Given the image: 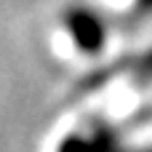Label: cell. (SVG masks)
I'll use <instances>...</instances> for the list:
<instances>
[{
	"label": "cell",
	"instance_id": "cell-1",
	"mask_svg": "<svg viewBox=\"0 0 152 152\" xmlns=\"http://www.w3.org/2000/svg\"><path fill=\"white\" fill-rule=\"evenodd\" d=\"M67 27H69L75 43L83 51H96L102 45V24L96 21L94 13H88V11H72L69 19H67Z\"/></svg>",
	"mask_w": 152,
	"mask_h": 152
},
{
	"label": "cell",
	"instance_id": "cell-2",
	"mask_svg": "<svg viewBox=\"0 0 152 152\" xmlns=\"http://www.w3.org/2000/svg\"><path fill=\"white\" fill-rule=\"evenodd\" d=\"M142 5H147V8H152V0H142Z\"/></svg>",
	"mask_w": 152,
	"mask_h": 152
}]
</instances>
